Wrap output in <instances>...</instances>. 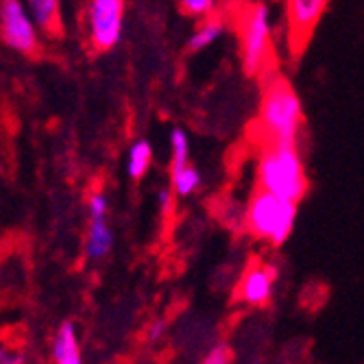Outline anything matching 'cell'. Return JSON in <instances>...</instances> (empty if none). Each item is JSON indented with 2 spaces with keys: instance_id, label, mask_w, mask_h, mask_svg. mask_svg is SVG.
<instances>
[{
  "instance_id": "12",
  "label": "cell",
  "mask_w": 364,
  "mask_h": 364,
  "mask_svg": "<svg viewBox=\"0 0 364 364\" xmlns=\"http://www.w3.org/2000/svg\"><path fill=\"white\" fill-rule=\"evenodd\" d=\"M31 16L36 18L42 31L55 33L59 28V9L61 0H24Z\"/></svg>"
},
{
  "instance_id": "9",
  "label": "cell",
  "mask_w": 364,
  "mask_h": 364,
  "mask_svg": "<svg viewBox=\"0 0 364 364\" xmlns=\"http://www.w3.org/2000/svg\"><path fill=\"white\" fill-rule=\"evenodd\" d=\"M275 279H277L275 267H271V264H253L240 282V288H238L240 299L249 306L269 304Z\"/></svg>"
},
{
  "instance_id": "17",
  "label": "cell",
  "mask_w": 364,
  "mask_h": 364,
  "mask_svg": "<svg viewBox=\"0 0 364 364\" xmlns=\"http://www.w3.org/2000/svg\"><path fill=\"white\" fill-rule=\"evenodd\" d=\"M175 192H171L168 188H164V190H159L157 192V208L164 212V214H168L171 210H173V203H175Z\"/></svg>"
},
{
  "instance_id": "19",
  "label": "cell",
  "mask_w": 364,
  "mask_h": 364,
  "mask_svg": "<svg viewBox=\"0 0 364 364\" xmlns=\"http://www.w3.org/2000/svg\"><path fill=\"white\" fill-rule=\"evenodd\" d=\"M0 364H24V355L20 351H11L5 347L0 351Z\"/></svg>"
},
{
  "instance_id": "1",
  "label": "cell",
  "mask_w": 364,
  "mask_h": 364,
  "mask_svg": "<svg viewBox=\"0 0 364 364\" xmlns=\"http://www.w3.org/2000/svg\"><path fill=\"white\" fill-rule=\"evenodd\" d=\"M304 127V107L292 85L269 75L257 114V134L267 144L296 142Z\"/></svg>"
},
{
  "instance_id": "3",
  "label": "cell",
  "mask_w": 364,
  "mask_h": 364,
  "mask_svg": "<svg viewBox=\"0 0 364 364\" xmlns=\"http://www.w3.org/2000/svg\"><path fill=\"white\" fill-rule=\"evenodd\" d=\"M242 68L251 77L269 75L273 61V22L267 5H251L238 16Z\"/></svg>"
},
{
  "instance_id": "6",
  "label": "cell",
  "mask_w": 364,
  "mask_h": 364,
  "mask_svg": "<svg viewBox=\"0 0 364 364\" xmlns=\"http://www.w3.org/2000/svg\"><path fill=\"white\" fill-rule=\"evenodd\" d=\"M124 31V0H90L87 36L94 50L105 53L118 46Z\"/></svg>"
},
{
  "instance_id": "10",
  "label": "cell",
  "mask_w": 364,
  "mask_h": 364,
  "mask_svg": "<svg viewBox=\"0 0 364 364\" xmlns=\"http://www.w3.org/2000/svg\"><path fill=\"white\" fill-rule=\"evenodd\" d=\"M53 360L55 364H83L77 329L73 323H61L53 338Z\"/></svg>"
},
{
  "instance_id": "11",
  "label": "cell",
  "mask_w": 364,
  "mask_h": 364,
  "mask_svg": "<svg viewBox=\"0 0 364 364\" xmlns=\"http://www.w3.org/2000/svg\"><path fill=\"white\" fill-rule=\"evenodd\" d=\"M223 31H225V22L220 18H205L201 24H198L194 28V33L190 36L188 40V50L190 53H196V50H203V48H210L220 36H223Z\"/></svg>"
},
{
  "instance_id": "14",
  "label": "cell",
  "mask_w": 364,
  "mask_h": 364,
  "mask_svg": "<svg viewBox=\"0 0 364 364\" xmlns=\"http://www.w3.org/2000/svg\"><path fill=\"white\" fill-rule=\"evenodd\" d=\"M171 181H173V192L179 196H190L201 188V175H198V171L192 164L171 166Z\"/></svg>"
},
{
  "instance_id": "8",
  "label": "cell",
  "mask_w": 364,
  "mask_h": 364,
  "mask_svg": "<svg viewBox=\"0 0 364 364\" xmlns=\"http://www.w3.org/2000/svg\"><path fill=\"white\" fill-rule=\"evenodd\" d=\"M329 0H286V22L292 50H301L323 18Z\"/></svg>"
},
{
  "instance_id": "18",
  "label": "cell",
  "mask_w": 364,
  "mask_h": 364,
  "mask_svg": "<svg viewBox=\"0 0 364 364\" xmlns=\"http://www.w3.org/2000/svg\"><path fill=\"white\" fill-rule=\"evenodd\" d=\"M203 364H229V351H227V347H214L205 355Z\"/></svg>"
},
{
  "instance_id": "7",
  "label": "cell",
  "mask_w": 364,
  "mask_h": 364,
  "mask_svg": "<svg viewBox=\"0 0 364 364\" xmlns=\"http://www.w3.org/2000/svg\"><path fill=\"white\" fill-rule=\"evenodd\" d=\"M109 198L105 192H92L87 196V238L85 255L90 259H103L114 247V234L107 223Z\"/></svg>"
},
{
  "instance_id": "20",
  "label": "cell",
  "mask_w": 364,
  "mask_h": 364,
  "mask_svg": "<svg viewBox=\"0 0 364 364\" xmlns=\"http://www.w3.org/2000/svg\"><path fill=\"white\" fill-rule=\"evenodd\" d=\"M164 327H166V325H164V321H157L155 325H151V329H149V338H151V341H157V338L161 336V332H164Z\"/></svg>"
},
{
  "instance_id": "15",
  "label": "cell",
  "mask_w": 364,
  "mask_h": 364,
  "mask_svg": "<svg viewBox=\"0 0 364 364\" xmlns=\"http://www.w3.org/2000/svg\"><path fill=\"white\" fill-rule=\"evenodd\" d=\"M190 164V138L183 129L171 131V166H183Z\"/></svg>"
},
{
  "instance_id": "4",
  "label": "cell",
  "mask_w": 364,
  "mask_h": 364,
  "mask_svg": "<svg viewBox=\"0 0 364 364\" xmlns=\"http://www.w3.org/2000/svg\"><path fill=\"white\" fill-rule=\"evenodd\" d=\"M294 220L296 203L284 201L267 190H257L247 208V227L251 229V234L275 247L288 240Z\"/></svg>"
},
{
  "instance_id": "2",
  "label": "cell",
  "mask_w": 364,
  "mask_h": 364,
  "mask_svg": "<svg viewBox=\"0 0 364 364\" xmlns=\"http://www.w3.org/2000/svg\"><path fill=\"white\" fill-rule=\"evenodd\" d=\"M257 183L259 190H267L284 201H301L308 179L296 142H277L264 146L257 161Z\"/></svg>"
},
{
  "instance_id": "13",
  "label": "cell",
  "mask_w": 364,
  "mask_h": 364,
  "mask_svg": "<svg viewBox=\"0 0 364 364\" xmlns=\"http://www.w3.org/2000/svg\"><path fill=\"white\" fill-rule=\"evenodd\" d=\"M153 164V149L146 140H138L131 144L127 155V173L131 179H142Z\"/></svg>"
},
{
  "instance_id": "5",
  "label": "cell",
  "mask_w": 364,
  "mask_h": 364,
  "mask_svg": "<svg viewBox=\"0 0 364 364\" xmlns=\"http://www.w3.org/2000/svg\"><path fill=\"white\" fill-rule=\"evenodd\" d=\"M0 31L3 42L18 55L31 57L40 48V24L31 16L24 0H3L0 3Z\"/></svg>"
},
{
  "instance_id": "16",
  "label": "cell",
  "mask_w": 364,
  "mask_h": 364,
  "mask_svg": "<svg viewBox=\"0 0 364 364\" xmlns=\"http://www.w3.org/2000/svg\"><path fill=\"white\" fill-rule=\"evenodd\" d=\"M179 7L183 14L192 16V18H210L214 14L216 0H179Z\"/></svg>"
}]
</instances>
